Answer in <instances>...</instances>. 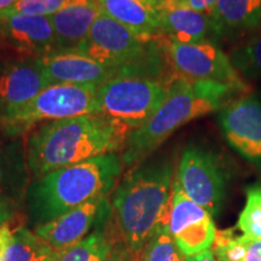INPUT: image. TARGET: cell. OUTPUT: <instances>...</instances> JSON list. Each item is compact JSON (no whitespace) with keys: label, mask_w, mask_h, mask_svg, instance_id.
<instances>
[{"label":"cell","mask_w":261,"mask_h":261,"mask_svg":"<svg viewBox=\"0 0 261 261\" xmlns=\"http://www.w3.org/2000/svg\"><path fill=\"white\" fill-rule=\"evenodd\" d=\"M57 51L48 16L0 12V52L16 58H40Z\"/></svg>","instance_id":"obj_10"},{"label":"cell","mask_w":261,"mask_h":261,"mask_svg":"<svg viewBox=\"0 0 261 261\" xmlns=\"http://www.w3.org/2000/svg\"><path fill=\"white\" fill-rule=\"evenodd\" d=\"M180 2H181V0H180Z\"/></svg>","instance_id":"obj_34"},{"label":"cell","mask_w":261,"mask_h":261,"mask_svg":"<svg viewBox=\"0 0 261 261\" xmlns=\"http://www.w3.org/2000/svg\"><path fill=\"white\" fill-rule=\"evenodd\" d=\"M50 85H100L117 71L77 51H56L39 58Z\"/></svg>","instance_id":"obj_14"},{"label":"cell","mask_w":261,"mask_h":261,"mask_svg":"<svg viewBox=\"0 0 261 261\" xmlns=\"http://www.w3.org/2000/svg\"><path fill=\"white\" fill-rule=\"evenodd\" d=\"M234 70L246 79H261V34L254 35L230 56Z\"/></svg>","instance_id":"obj_23"},{"label":"cell","mask_w":261,"mask_h":261,"mask_svg":"<svg viewBox=\"0 0 261 261\" xmlns=\"http://www.w3.org/2000/svg\"><path fill=\"white\" fill-rule=\"evenodd\" d=\"M185 261H218L217 257L214 256L213 252L211 250H207V252H203L201 254H197V255L194 256H188Z\"/></svg>","instance_id":"obj_31"},{"label":"cell","mask_w":261,"mask_h":261,"mask_svg":"<svg viewBox=\"0 0 261 261\" xmlns=\"http://www.w3.org/2000/svg\"><path fill=\"white\" fill-rule=\"evenodd\" d=\"M175 181L188 197L213 215L223 208L226 187L219 163L207 150L189 145L182 151Z\"/></svg>","instance_id":"obj_8"},{"label":"cell","mask_w":261,"mask_h":261,"mask_svg":"<svg viewBox=\"0 0 261 261\" xmlns=\"http://www.w3.org/2000/svg\"><path fill=\"white\" fill-rule=\"evenodd\" d=\"M47 86L39 58H11L0 63V119L23 108Z\"/></svg>","instance_id":"obj_13"},{"label":"cell","mask_w":261,"mask_h":261,"mask_svg":"<svg viewBox=\"0 0 261 261\" xmlns=\"http://www.w3.org/2000/svg\"><path fill=\"white\" fill-rule=\"evenodd\" d=\"M17 2L18 0H0V12L11 10Z\"/></svg>","instance_id":"obj_32"},{"label":"cell","mask_w":261,"mask_h":261,"mask_svg":"<svg viewBox=\"0 0 261 261\" xmlns=\"http://www.w3.org/2000/svg\"><path fill=\"white\" fill-rule=\"evenodd\" d=\"M181 2L187 4L189 8L196 10V11L203 12L205 15H211L218 0H181Z\"/></svg>","instance_id":"obj_28"},{"label":"cell","mask_w":261,"mask_h":261,"mask_svg":"<svg viewBox=\"0 0 261 261\" xmlns=\"http://www.w3.org/2000/svg\"><path fill=\"white\" fill-rule=\"evenodd\" d=\"M128 127L103 114H89L40 125L25 142L32 179L97 156L119 154Z\"/></svg>","instance_id":"obj_1"},{"label":"cell","mask_w":261,"mask_h":261,"mask_svg":"<svg viewBox=\"0 0 261 261\" xmlns=\"http://www.w3.org/2000/svg\"><path fill=\"white\" fill-rule=\"evenodd\" d=\"M169 61L179 76L226 84L241 93L249 89L227 56L213 41L181 44L162 37Z\"/></svg>","instance_id":"obj_7"},{"label":"cell","mask_w":261,"mask_h":261,"mask_svg":"<svg viewBox=\"0 0 261 261\" xmlns=\"http://www.w3.org/2000/svg\"><path fill=\"white\" fill-rule=\"evenodd\" d=\"M233 92L226 84L179 76L173 81L168 97L159 110L127 138L122 160L126 166L145 161L178 128L191 120L221 110Z\"/></svg>","instance_id":"obj_4"},{"label":"cell","mask_w":261,"mask_h":261,"mask_svg":"<svg viewBox=\"0 0 261 261\" xmlns=\"http://www.w3.org/2000/svg\"><path fill=\"white\" fill-rule=\"evenodd\" d=\"M210 17L218 39L252 32L261 24V0H218Z\"/></svg>","instance_id":"obj_18"},{"label":"cell","mask_w":261,"mask_h":261,"mask_svg":"<svg viewBox=\"0 0 261 261\" xmlns=\"http://www.w3.org/2000/svg\"><path fill=\"white\" fill-rule=\"evenodd\" d=\"M219 125L234 151L261 166V99L246 96L226 104L219 110Z\"/></svg>","instance_id":"obj_12"},{"label":"cell","mask_w":261,"mask_h":261,"mask_svg":"<svg viewBox=\"0 0 261 261\" xmlns=\"http://www.w3.org/2000/svg\"><path fill=\"white\" fill-rule=\"evenodd\" d=\"M122 156L107 154L33 178L25 195L33 228L79 205L106 197L116 188L123 169Z\"/></svg>","instance_id":"obj_3"},{"label":"cell","mask_w":261,"mask_h":261,"mask_svg":"<svg viewBox=\"0 0 261 261\" xmlns=\"http://www.w3.org/2000/svg\"><path fill=\"white\" fill-rule=\"evenodd\" d=\"M76 0H18L9 11L31 16H50Z\"/></svg>","instance_id":"obj_26"},{"label":"cell","mask_w":261,"mask_h":261,"mask_svg":"<svg viewBox=\"0 0 261 261\" xmlns=\"http://www.w3.org/2000/svg\"><path fill=\"white\" fill-rule=\"evenodd\" d=\"M61 255L31 228L19 226L12 231L3 261H56Z\"/></svg>","instance_id":"obj_21"},{"label":"cell","mask_w":261,"mask_h":261,"mask_svg":"<svg viewBox=\"0 0 261 261\" xmlns=\"http://www.w3.org/2000/svg\"><path fill=\"white\" fill-rule=\"evenodd\" d=\"M12 231L14 230H11V227H10V223L0 226V261H3L5 250L8 249L10 241H11Z\"/></svg>","instance_id":"obj_29"},{"label":"cell","mask_w":261,"mask_h":261,"mask_svg":"<svg viewBox=\"0 0 261 261\" xmlns=\"http://www.w3.org/2000/svg\"><path fill=\"white\" fill-rule=\"evenodd\" d=\"M185 259L187 256L174 242L168 226L160 227L140 254V261H185Z\"/></svg>","instance_id":"obj_24"},{"label":"cell","mask_w":261,"mask_h":261,"mask_svg":"<svg viewBox=\"0 0 261 261\" xmlns=\"http://www.w3.org/2000/svg\"><path fill=\"white\" fill-rule=\"evenodd\" d=\"M107 261H140V254L133 252L119 234Z\"/></svg>","instance_id":"obj_27"},{"label":"cell","mask_w":261,"mask_h":261,"mask_svg":"<svg viewBox=\"0 0 261 261\" xmlns=\"http://www.w3.org/2000/svg\"><path fill=\"white\" fill-rule=\"evenodd\" d=\"M100 12L97 0H76L50 16L57 51H76Z\"/></svg>","instance_id":"obj_17"},{"label":"cell","mask_w":261,"mask_h":261,"mask_svg":"<svg viewBox=\"0 0 261 261\" xmlns=\"http://www.w3.org/2000/svg\"><path fill=\"white\" fill-rule=\"evenodd\" d=\"M113 217L86 238L70 247L56 261H107L120 232Z\"/></svg>","instance_id":"obj_20"},{"label":"cell","mask_w":261,"mask_h":261,"mask_svg":"<svg viewBox=\"0 0 261 261\" xmlns=\"http://www.w3.org/2000/svg\"><path fill=\"white\" fill-rule=\"evenodd\" d=\"M108 17L143 37L159 35V10L146 0H97Z\"/></svg>","instance_id":"obj_19"},{"label":"cell","mask_w":261,"mask_h":261,"mask_svg":"<svg viewBox=\"0 0 261 261\" xmlns=\"http://www.w3.org/2000/svg\"><path fill=\"white\" fill-rule=\"evenodd\" d=\"M146 2L150 3V4H152L154 6H156V8H158V6L161 4L163 0H146Z\"/></svg>","instance_id":"obj_33"},{"label":"cell","mask_w":261,"mask_h":261,"mask_svg":"<svg viewBox=\"0 0 261 261\" xmlns=\"http://www.w3.org/2000/svg\"><path fill=\"white\" fill-rule=\"evenodd\" d=\"M171 86L150 77L117 75L98 86L99 114L135 130L158 112Z\"/></svg>","instance_id":"obj_6"},{"label":"cell","mask_w":261,"mask_h":261,"mask_svg":"<svg viewBox=\"0 0 261 261\" xmlns=\"http://www.w3.org/2000/svg\"><path fill=\"white\" fill-rule=\"evenodd\" d=\"M112 217L113 208L108 196L98 197L35 227L34 232L54 249L63 253L81 242Z\"/></svg>","instance_id":"obj_11"},{"label":"cell","mask_w":261,"mask_h":261,"mask_svg":"<svg viewBox=\"0 0 261 261\" xmlns=\"http://www.w3.org/2000/svg\"><path fill=\"white\" fill-rule=\"evenodd\" d=\"M212 252L218 261H261V240L226 228L218 231Z\"/></svg>","instance_id":"obj_22"},{"label":"cell","mask_w":261,"mask_h":261,"mask_svg":"<svg viewBox=\"0 0 261 261\" xmlns=\"http://www.w3.org/2000/svg\"><path fill=\"white\" fill-rule=\"evenodd\" d=\"M173 165L168 160L143 161L114 189L113 217L122 240L142 254L156 231L168 226L173 194Z\"/></svg>","instance_id":"obj_2"},{"label":"cell","mask_w":261,"mask_h":261,"mask_svg":"<svg viewBox=\"0 0 261 261\" xmlns=\"http://www.w3.org/2000/svg\"><path fill=\"white\" fill-rule=\"evenodd\" d=\"M32 181L23 137L0 130V204L19 208Z\"/></svg>","instance_id":"obj_15"},{"label":"cell","mask_w":261,"mask_h":261,"mask_svg":"<svg viewBox=\"0 0 261 261\" xmlns=\"http://www.w3.org/2000/svg\"><path fill=\"white\" fill-rule=\"evenodd\" d=\"M97 91L94 85H50L23 108L0 119V130L23 137L39 123L99 114Z\"/></svg>","instance_id":"obj_5"},{"label":"cell","mask_w":261,"mask_h":261,"mask_svg":"<svg viewBox=\"0 0 261 261\" xmlns=\"http://www.w3.org/2000/svg\"><path fill=\"white\" fill-rule=\"evenodd\" d=\"M17 211V208L11 207V205L0 204V226L4 224H9L10 221L14 219Z\"/></svg>","instance_id":"obj_30"},{"label":"cell","mask_w":261,"mask_h":261,"mask_svg":"<svg viewBox=\"0 0 261 261\" xmlns=\"http://www.w3.org/2000/svg\"><path fill=\"white\" fill-rule=\"evenodd\" d=\"M158 10L159 34L169 40L195 44L218 39L210 15L189 8L180 0H163Z\"/></svg>","instance_id":"obj_16"},{"label":"cell","mask_w":261,"mask_h":261,"mask_svg":"<svg viewBox=\"0 0 261 261\" xmlns=\"http://www.w3.org/2000/svg\"><path fill=\"white\" fill-rule=\"evenodd\" d=\"M237 228L243 234L261 240V185L247 189L246 204L238 217Z\"/></svg>","instance_id":"obj_25"},{"label":"cell","mask_w":261,"mask_h":261,"mask_svg":"<svg viewBox=\"0 0 261 261\" xmlns=\"http://www.w3.org/2000/svg\"><path fill=\"white\" fill-rule=\"evenodd\" d=\"M168 230L180 252L187 257L211 250L218 233L213 215L188 197L175 180Z\"/></svg>","instance_id":"obj_9"}]
</instances>
